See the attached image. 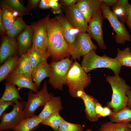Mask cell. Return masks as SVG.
Instances as JSON below:
<instances>
[{
	"mask_svg": "<svg viewBox=\"0 0 131 131\" xmlns=\"http://www.w3.org/2000/svg\"><path fill=\"white\" fill-rule=\"evenodd\" d=\"M72 63L69 57L50 63L52 74L49 82L54 88L62 90L63 85L66 84L67 76Z\"/></svg>",
	"mask_w": 131,
	"mask_h": 131,
	"instance_id": "obj_5",
	"label": "cell"
},
{
	"mask_svg": "<svg viewBox=\"0 0 131 131\" xmlns=\"http://www.w3.org/2000/svg\"><path fill=\"white\" fill-rule=\"evenodd\" d=\"M97 48L90 35L85 32L79 33L77 35L72 49L71 56L73 59L79 60L93 50Z\"/></svg>",
	"mask_w": 131,
	"mask_h": 131,
	"instance_id": "obj_10",
	"label": "cell"
},
{
	"mask_svg": "<svg viewBox=\"0 0 131 131\" xmlns=\"http://www.w3.org/2000/svg\"><path fill=\"white\" fill-rule=\"evenodd\" d=\"M48 50L53 61H58L71 54V47L65 38L56 17L50 18L49 20Z\"/></svg>",
	"mask_w": 131,
	"mask_h": 131,
	"instance_id": "obj_1",
	"label": "cell"
},
{
	"mask_svg": "<svg viewBox=\"0 0 131 131\" xmlns=\"http://www.w3.org/2000/svg\"><path fill=\"white\" fill-rule=\"evenodd\" d=\"M38 127H37L35 128H34V129H33V130H32L31 131H35L36 130V129Z\"/></svg>",
	"mask_w": 131,
	"mask_h": 131,
	"instance_id": "obj_48",
	"label": "cell"
},
{
	"mask_svg": "<svg viewBox=\"0 0 131 131\" xmlns=\"http://www.w3.org/2000/svg\"><path fill=\"white\" fill-rule=\"evenodd\" d=\"M81 98L84 104L85 112L87 118L91 122L97 121L99 118L95 111L96 104L98 102L97 99L85 92Z\"/></svg>",
	"mask_w": 131,
	"mask_h": 131,
	"instance_id": "obj_19",
	"label": "cell"
},
{
	"mask_svg": "<svg viewBox=\"0 0 131 131\" xmlns=\"http://www.w3.org/2000/svg\"><path fill=\"white\" fill-rule=\"evenodd\" d=\"M78 1L77 0H62L60 1L62 5L68 7L76 4Z\"/></svg>",
	"mask_w": 131,
	"mask_h": 131,
	"instance_id": "obj_41",
	"label": "cell"
},
{
	"mask_svg": "<svg viewBox=\"0 0 131 131\" xmlns=\"http://www.w3.org/2000/svg\"><path fill=\"white\" fill-rule=\"evenodd\" d=\"M25 54L33 70L47 62V59L50 57L48 51L43 52L31 48Z\"/></svg>",
	"mask_w": 131,
	"mask_h": 131,
	"instance_id": "obj_20",
	"label": "cell"
},
{
	"mask_svg": "<svg viewBox=\"0 0 131 131\" xmlns=\"http://www.w3.org/2000/svg\"><path fill=\"white\" fill-rule=\"evenodd\" d=\"M18 52L17 41L14 38L7 35L2 38L0 48V63L2 64L8 58L16 55Z\"/></svg>",
	"mask_w": 131,
	"mask_h": 131,
	"instance_id": "obj_13",
	"label": "cell"
},
{
	"mask_svg": "<svg viewBox=\"0 0 131 131\" xmlns=\"http://www.w3.org/2000/svg\"><path fill=\"white\" fill-rule=\"evenodd\" d=\"M103 110V107L102 106L101 104L98 102H97L95 106V111L98 116L102 113Z\"/></svg>",
	"mask_w": 131,
	"mask_h": 131,
	"instance_id": "obj_42",
	"label": "cell"
},
{
	"mask_svg": "<svg viewBox=\"0 0 131 131\" xmlns=\"http://www.w3.org/2000/svg\"><path fill=\"white\" fill-rule=\"evenodd\" d=\"M57 131H83V130L81 125L70 123L65 120Z\"/></svg>",
	"mask_w": 131,
	"mask_h": 131,
	"instance_id": "obj_34",
	"label": "cell"
},
{
	"mask_svg": "<svg viewBox=\"0 0 131 131\" xmlns=\"http://www.w3.org/2000/svg\"><path fill=\"white\" fill-rule=\"evenodd\" d=\"M26 101L18 100L15 103L11 111L4 113L0 117V131L13 130L24 119L23 110Z\"/></svg>",
	"mask_w": 131,
	"mask_h": 131,
	"instance_id": "obj_9",
	"label": "cell"
},
{
	"mask_svg": "<svg viewBox=\"0 0 131 131\" xmlns=\"http://www.w3.org/2000/svg\"><path fill=\"white\" fill-rule=\"evenodd\" d=\"M0 33L1 35H4L6 34V31L3 25L1 17L0 16Z\"/></svg>",
	"mask_w": 131,
	"mask_h": 131,
	"instance_id": "obj_44",
	"label": "cell"
},
{
	"mask_svg": "<svg viewBox=\"0 0 131 131\" xmlns=\"http://www.w3.org/2000/svg\"><path fill=\"white\" fill-rule=\"evenodd\" d=\"M103 18L100 8L90 20L86 32L91 38L96 41L99 47L105 50L107 49V47L103 37L102 25Z\"/></svg>",
	"mask_w": 131,
	"mask_h": 131,
	"instance_id": "obj_11",
	"label": "cell"
},
{
	"mask_svg": "<svg viewBox=\"0 0 131 131\" xmlns=\"http://www.w3.org/2000/svg\"><path fill=\"white\" fill-rule=\"evenodd\" d=\"M106 79L111 86L112 91L111 100L107 103V106L112 109L113 112H117L127 106V93L130 90L131 87L118 75H108Z\"/></svg>",
	"mask_w": 131,
	"mask_h": 131,
	"instance_id": "obj_2",
	"label": "cell"
},
{
	"mask_svg": "<svg viewBox=\"0 0 131 131\" xmlns=\"http://www.w3.org/2000/svg\"><path fill=\"white\" fill-rule=\"evenodd\" d=\"M81 65L86 73L97 68H106L111 70L115 75H118L121 66L115 58L105 54L100 56L96 54L95 50L83 56Z\"/></svg>",
	"mask_w": 131,
	"mask_h": 131,
	"instance_id": "obj_3",
	"label": "cell"
},
{
	"mask_svg": "<svg viewBox=\"0 0 131 131\" xmlns=\"http://www.w3.org/2000/svg\"><path fill=\"white\" fill-rule=\"evenodd\" d=\"M53 96L48 92L46 82L42 89L36 93H33L32 91L30 90L23 110L24 119L35 115L37 109L40 107L44 106Z\"/></svg>",
	"mask_w": 131,
	"mask_h": 131,
	"instance_id": "obj_6",
	"label": "cell"
},
{
	"mask_svg": "<svg viewBox=\"0 0 131 131\" xmlns=\"http://www.w3.org/2000/svg\"><path fill=\"white\" fill-rule=\"evenodd\" d=\"M33 31L31 25H27L18 36L17 42L18 53L21 56L26 53L31 48Z\"/></svg>",
	"mask_w": 131,
	"mask_h": 131,
	"instance_id": "obj_15",
	"label": "cell"
},
{
	"mask_svg": "<svg viewBox=\"0 0 131 131\" xmlns=\"http://www.w3.org/2000/svg\"><path fill=\"white\" fill-rule=\"evenodd\" d=\"M49 18L48 15L30 25L33 31L32 49L43 52L48 51V27Z\"/></svg>",
	"mask_w": 131,
	"mask_h": 131,
	"instance_id": "obj_7",
	"label": "cell"
},
{
	"mask_svg": "<svg viewBox=\"0 0 131 131\" xmlns=\"http://www.w3.org/2000/svg\"><path fill=\"white\" fill-rule=\"evenodd\" d=\"M100 8L104 18L107 20L115 33V41L118 43L123 44L131 40V36L124 24L121 22L115 16L110 7L105 3L101 2Z\"/></svg>",
	"mask_w": 131,
	"mask_h": 131,
	"instance_id": "obj_8",
	"label": "cell"
},
{
	"mask_svg": "<svg viewBox=\"0 0 131 131\" xmlns=\"http://www.w3.org/2000/svg\"><path fill=\"white\" fill-rule=\"evenodd\" d=\"M22 100L19 91L16 86L7 82L5 84L4 91L0 98V102L10 101L15 103L18 101Z\"/></svg>",
	"mask_w": 131,
	"mask_h": 131,
	"instance_id": "obj_25",
	"label": "cell"
},
{
	"mask_svg": "<svg viewBox=\"0 0 131 131\" xmlns=\"http://www.w3.org/2000/svg\"><path fill=\"white\" fill-rule=\"evenodd\" d=\"M128 0H117L112 7V11L122 23H126L127 9L129 4Z\"/></svg>",
	"mask_w": 131,
	"mask_h": 131,
	"instance_id": "obj_24",
	"label": "cell"
},
{
	"mask_svg": "<svg viewBox=\"0 0 131 131\" xmlns=\"http://www.w3.org/2000/svg\"><path fill=\"white\" fill-rule=\"evenodd\" d=\"M129 127H131V123H130L129 124Z\"/></svg>",
	"mask_w": 131,
	"mask_h": 131,
	"instance_id": "obj_50",
	"label": "cell"
},
{
	"mask_svg": "<svg viewBox=\"0 0 131 131\" xmlns=\"http://www.w3.org/2000/svg\"><path fill=\"white\" fill-rule=\"evenodd\" d=\"M85 92L84 89L81 90H78L76 93V97L81 98Z\"/></svg>",
	"mask_w": 131,
	"mask_h": 131,
	"instance_id": "obj_46",
	"label": "cell"
},
{
	"mask_svg": "<svg viewBox=\"0 0 131 131\" xmlns=\"http://www.w3.org/2000/svg\"><path fill=\"white\" fill-rule=\"evenodd\" d=\"M113 113L112 110L108 106L103 107V110L102 113L98 116L99 118L102 117H105L107 116H109L111 115Z\"/></svg>",
	"mask_w": 131,
	"mask_h": 131,
	"instance_id": "obj_37",
	"label": "cell"
},
{
	"mask_svg": "<svg viewBox=\"0 0 131 131\" xmlns=\"http://www.w3.org/2000/svg\"></svg>",
	"mask_w": 131,
	"mask_h": 131,
	"instance_id": "obj_51",
	"label": "cell"
},
{
	"mask_svg": "<svg viewBox=\"0 0 131 131\" xmlns=\"http://www.w3.org/2000/svg\"><path fill=\"white\" fill-rule=\"evenodd\" d=\"M86 131H92L90 129H87Z\"/></svg>",
	"mask_w": 131,
	"mask_h": 131,
	"instance_id": "obj_49",
	"label": "cell"
},
{
	"mask_svg": "<svg viewBox=\"0 0 131 131\" xmlns=\"http://www.w3.org/2000/svg\"><path fill=\"white\" fill-rule=\"evenodd\" d=\"M42 121L38 115H35L24 119L13 130V131H31L38 127Z\"/></svg>",
	"mask_w": 131,
	"mask_h": 131,
	"instance_id": "obj_26",
	"label": "cell"
},
{
	"mask_svg": "<svg viewBox=\"0 0 131 131\" xmlns=\"http://www.w3.org/2000/svg\"><path fill=\"white\" fill-rule=\"evenodd\" d=\"M100 0H80L76 4L88 23L98 10L100 8Z\"/></svg>",
	"mask_w": 131,
	"mask_h": 131,
	"instance_id": "obj_16",
	"label": "cell"
},
{
	"mask_svg": "<svg viewBox=\"0 0 131 131\" xmlns=\"http://www.w3.org/2000/svg\"><path fill=\"white\" fill-rule=\"evenodd\" d=\"M19 57L16 55L8 58L0 67V82H1L10 74L16 69Z\"/></svg>",
	"mask_w": 131,
	"mask_h": 131,
	"instance_id": "obj_22",
	"label": "cell"
},
{
	"mask_svg": "<svg viewBox=\"0 0 131 131\" xmlns=\"http://www.w3.org/2000/svg\"><path fill=\"white\" fill-rule=\"evenodd\" d=\"M127 95L128 98L127 106L131 108V90L127 92Z\"/></svg>",
	"mask_w": 131,
	"mask_h": 131,
	"instance_id": "obj_45",
	"label": "cell"
},
{
	"mask_svg": "<svg viewBox=\"0 0 131 131\" xmlns=\"http://www.w3.org/2000/svg\"><path fill=\"white\" fill-rule=\"evenodd\" d=\"M49 0H41L39 3V7L41 9H46L49 8Z\"/></svg>",
	"mask_w": 131,
	"mask_h": 131,
	"instance_id": "obj_40",
	"label": "cell"
},
{
	"mask_svg": "<svg viewBox=\"0 0 131 131\" xmlns=\"http://www.w3.org/2000/svg\"><path fill=\"white\" fill-rule=\"evenodd\" d=\"M65 120L59 113L57 112L43 120L41 124L48 126L55 131H57L60 125Z\"/></svg>",
	"mask_w": 131,
	"mask_h": 131,
	"instance_id": "obj_31",
	"label": "cell"
},
{
	"mask_svg": "<svg viewBox=\"0 0 131 131\" xmlns=\"http://www.w3.org/2000/svg\"><path fill=\"white\" fill-rule=\"evenodd\" d=\"M52 74L51 67L47 62L33 70L32 78L38 89L40 88L41 83L43 80L47 77L49 78Z\"/></svg>",
	"mask_w": 131,
	"mask_h": 131,
	"instance_id": "obj_21",
	"label": "cell"
},
{
	"mask_svg": "<svg viewBox=\"0 0 131 131\" xmlns=\"http://www.w3.org/2000/svg\"><path fill=\"white\" fill-rule=\"evenodd\" d=\"M129 122L117 123L111 121L102 124L98 131H125L129 127Z\"/></svg>",
	"mask_w": 131,
	"mask_h": 131,
	"instance_id": "obj_33",
	"label": "cell"
},
{
	"mask_svg": "<svg viewBox=\"0 0 131 131\" xmlns=\"http://www.w3.org/2000/svg\"><path fill=\"white\" fill-rule=\"evenodd\" d=\"M7 82L16 86L20 89L26 88L36 93L38 91V89L33 82L32 77L18 74H11L8 76Z\"/></svg>",
	"mask_w": 131,
	"mask_h": 131,
	"instance_id": "obj_17",
	"label": "cell"
},
{
	"mask_svg": "<svg viewBox=\"0 0 131 131\" xmlns=\"http://www.w3.org/2000/svg\"><path fill=\"white\" fill-rule=\"evenodd\" d=\"M101 2L105 3L107 6L110 7L113 6L116 2L117 0H100Z\"/></svg>",
	"mask_w": 131,
	"mask_h": 131,
	"instance_id": "obj_43",
	"label": "cell"
},
{
	"mask_svg": "<svg viewBox=\"0 0 131 131\" xmlns=\"http://www.w3.org/2000/svg\"><path fill=\"white\" fill-rule=\"evenodd\" d=\"M58 1L57 0H49V6L52 8V10L54 14H60L61 12V5L59 3Z\"/></svg>",
	"mask_w": 131,
	"mask_h": 131,
	"instance_id": "obj_35",
	"label": "cell"
},
{
	"mask_svg": "<svg viewBox=\"0 0 131 131\" xmlns=\"http://www.w3.org/2000/svg\"><path fill=\"white\" fill-rule=\"evenodd\" d=\"M13 10L8 7L0 9V16L6 31L13 25L16 19L13 15Z\"/></svg>",
	"mask_w": 131,
	"mask_h": 131,
	"instance_id": "obj_28",
	"label": "cell"
},
{
	"mask_svg": "<svg viewBox=\"0 0 131 131\" xmlns=\"http://www.w3.org/2000/svg\"><path fill=\"white\" fill-rule=\"evenodd\" d=\"M27 25L22 16L18 17L13 25L6 31V34L9 37L14 38L24 30Z\"/></svg>",
	"mask_w": 131,
	"mask_h": 131,
	"instance_id": "obj_30",
	"label": "cell"
},
{
	"mask_svg": "<svg viewBox=\"0 0 131 131\" xmlns=\"http://www.w3.org/2000/svg\"><path fill=\"white\" fill-rule=\"evenodd\" d=\"M116 56L115 58L121 66L131 67V51L129 47L121 50L118 48L117 49Z\"/></svg>",
	"mask_w": 131,
	"mask_h": 131,
	"instance_id": "obj_29",
	"label": "cell"
},
{
	"mask_svg": "<svg viewBox=\"0 0 131 131\" xmlns=\"http://www.w3.org/2000/svg\"><path fill=\"white\" fill-rule=\"evenodd\" d=\"M111 121L117 123L131 121V108L126 106L109 116Z\"/></svg>",
	"mask_w": 131,
	"mask_h": 131,
	"instance_id": "obj_27",
	"label": "cell"
},
{
	"mask_svg": "<svg viewBox=\"0 0 131 131\" xmlns=\"http://www.w3.org/2000/svg\"><path fill=\"white\" fill-rule=\"evenodd\" d=\"M91 82V77L87 74L81 65L76 61L73 63L67 74L66 83L72 97H76L77 92L88 87Z\"/></svg>",
	"mask_w": 131,
	"mask_h": 131,
	"instance_id": "obj_4",
	"label": "cell"
},
{
	"mask_svg": "<svg viewBox=\"0 0 131 131\" xmlns=\"http://www.w3.org/2000/svg\"><path fill=\"white\" fill-rule=\"evenodd\" d=\"M33 70L29 60L25 54L19 57L17 67L11 74H18L32 77Z\"/></svg>",
	"mask_w": 131,
	"mask_h": 131,
	"instance_id": "obj_23",
	"label": "cell"
},
{
	"mask_svg": "<svg viewBox=\"0 0 131 131\" xmlns=\"http://www.w3.org/2000/svg\"><path fill=\"white\" fill-rule=\"evenodd\" d=\"M125 131H131V127H129L126 129Z\"/></svg>",
	"mask_w": 131,
	"mask_h": 131,
	"instance_id": "obj_47",
	"label": "cell"
},
{
	"mask_svg": "<svg viewBox=\"0 0 131 131\" xmlns=\"http://www.w3.org/2000/svg\"><path fill=\"white\" fill-rule=\"evenodd\" d=\"M62 109L60 97L53 96L44 106L38 115L43 120L54 113L59 112Z\"/></svg>",
	"mask_w": 131,
	"mask_h": 131,
	"instance_id": "obj_18",
	"label": "cell"
},
{
	"mask_svg": "<svg viewBox=\"0 0 131 131\" xmlns=\"http://www.w3.org/2000/svg\"><path fill=\"white\" fill-rule=\"evenodd\" d=\"M56 18L60 25L63 36L70 45L72 51L77 35L79 33L74 28L66 17L61 15Z\"/></svg>",
	"mask_w": 131,
	"mask_h": 131,
	"instance_id": "obj_14",
	"label": "cell"
},
{
	"mask_svg": "<svg viewBox=\"0 0 131 131\" xmlns=\"http://www.w3.org/2000/svg\"><path fill=\"white\" fill-rule=\"evenodd\" d=\"M126 23L129 27L131 29V5L129 4L128 7L127 17Z\"/></svg>",
	"mask_w": 131,
	"mask_h": 131,
	"instance_id": "obj_39",
	"label": "cell"
},
{
	"mask_svg": "<svg viewBox=\"0 0 131 131\" xmlns=\"http://www.w3.org/2000/svg\"><path fill=\"white\" fill-rule=\"evenodd\" d=\"M1 7L3 8L8 7L14 11L18 12L22 16L26 15L28 10L18 0H6L1 1Z\"/></svg>",
	"mask_w": 131,
	"mask_h": 131,
	"instance_id": "obj_32",
	"label": "cell"
},
{
	"mask_svg": "<svg viewBox=\"0 0 131 131\" xmlns=\"http://www.w3.org/2000/svg\"><path fill=\"white\" fill-rule=\"evenodd\" d=\"M14 103L11 101H5L0 102V117L4 113L6 109Z\"/></svg>",
	"mask_w": 131,
	"mask_h": 131,
	"instance_id": "obj_36",
	"label": "cell"
},
{
	"mask_svg": "<svg viewBox=\"0 0 131 131\" xmlns=\"http://www.w3.org/2000/svg\"><path fill=\"white\" fill-rule=\"evenodd\" d=\"M40 1V0H29L27 9L31 10L36 8Z\"/></svg>",
	"mask_w": 131,
	"mask_h": 131,
	"instance_id": "obj_38",
	"label": "cell"
},
{
	"mask_svg": "<svg viewBox=\"0 0 131 131\" xmlns=\"http://www.w3.org/2000/svg\"><path fill=\"white\" fill-rule=\"evenodd\" d=\"M66 14V19L79 33H86L88 23L76 4L68 7Z\"/></svg>",
	"mask_w": 131,
	"mask_h": 131,
	"instance_id": "obj_12",
	"label": "cell"
}]
</instances>
